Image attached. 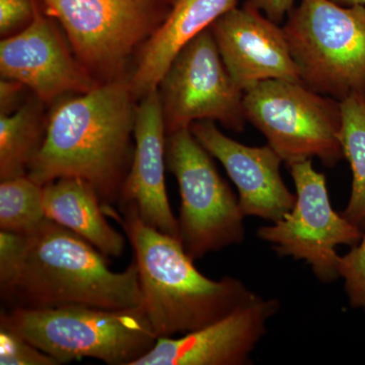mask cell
<instances>
[{"mask_svg": "<svg viewBox=\"0 0 365 365\" xmlns=\"http://www.w3.org/2000/svg\"><path fill=\"white\" fill-rule=\"evenodd\" d=\"M43 186L26 176L0 184V230L28 235L46 220Z\"/></svg>", "mask_w": 365, "mask_h": 365, "instance_id": "cell-20", "label": "cell"}, {"mask_svg": "<svg viewBox=\"0 0 365 365\" xmlns=\"http://www.w3.org/2000/svg\"><path fill=\"white\" fill-rule=\"evenodd\" d=\"M42 102L36 98L11 114H0V180L26 176L46 135Z\"/></svg>", "mask_w": 365, "mask_h": 365, "instance_id": "cell-18", "label": "cell"}, {"mask_svg": "<svg viewBox=\"0 0 365 365\" xmlns=\"http://www.w3.org/2000/svg\"><path fill=\"white\" fill-rule=\"evenodd\" d=\"M107 258L78 235L46 218L24 235L18 260L0 269V297L7 309H138L143 295L135 262L115 272Z\"/></svg>", "mask_w": 365, "mask_h": 365, "instance_id": "cell-2", "label": "cell"}, {"mask_svg": "<svg viewBox=\"0 0 365 365\" xmlns=\"http://www.w3.org/2000/svg\"><path fill=\"white\" fill-rule=\"evenodd\" d=\"M283 30L307 88L340 102L365 98V6L300 0Z\"/></svg>", "mask_w": 365, "mask_h": 365, "instance_id": "cell-5", "label": "cell"}, {"mask_svg": "<svg viewBox=\"0 0 365 365\" xmlns=\"http://www.w3.org/2000/svg\"><path fill=\"white\" fill-rule=\"evenodd\" d=\"M46 217L68 228L108 258H119L125 237L106 220L102 201L93 185L81 178H60L43 186Z\"/></svg>", "mask_w": 365, "mask_h": 365, "instance_id": "cell-17", "label": "cell"}, {"mask_svg": "<svg viewBox=\"0 0 365 365\" xmlns=\"http://www.w3.org/2000/svg\"><path fill=\"white\" fill-rule=\"evenodd\" d=\"M339 133L344 158L352 170V189L343 215L365 232V98L352 95L341 101Z\"/></svg>", "mask_w": 365, "mask_h": 365, "instance_id": "cell-19", "label": "cell"}, {"mask_svg": "<svg viewBox=\"0 0 365 365\" xmlns=\"http://www.w3.org/2000/svg\"><path fill=\"white\" fill-rule=\"evenodd\" d=\"M0 325L18 333L60 364L93 359L109 365H133L158 341L141 307L6 309L0 314Z\"/></svg>", "mask_w": 365, "mask_h": 365, "instance_id": "cell-4", "label": "cell"}, {"mask_svg": "<svg viewBox=\"0 0 365 365\" xmlns=\"http://www.w3.org/2000/svg\"><path fill=\"white\" fill-rule=\"evenodd\" d=\"M271 21L280 24L294 9L295 0H248Z\"/></svg>", "mask_w": 365, "mask_h": 365, "instance_id": "cell-25", "label": "cell"}, {"mask_svg": "<svg viewBox=\"0 0 365 365\" xmlns=\"http://www.w3.org/2000/svg\"><path fill=\"white\" fill-rule=\"evenodd\" d=\"M223 63L242 91L269 79L302 83L283 26L247 1L210 26Z\"/></svg>", "mask_w": 365, "mask_h": 365, "instance_id": "cell-13", "label": "cell"}, {"mask_svg": "<svg viewBox=\"0 0 365 365\" xmlns=\"http://www.w3.org/2000/svg\"><path fill=\"white\" fill-rule=\"evenodd\" d=\"M158 90L168 135L198 121L244 130V91L223 63L210 28L182 48Z\"/></svg>", "mask_w": 365, "mask_h": 365, "instance_id": "cell-8", "label": "cell"}, {"mask_svg": "<svg viewBox=\"0 0 365 365\" xmlns=\"http://www.w3.org/2000/svg\"><path fill=\"white\" fill-rule=\"evenodd\" d=\"M343 6H365V0H332Z\"/></svg>", "mask_w": 365, "mask_h": 365, "instance_id": "cell-26", "label": "cell"}, {"mask_svg": "<svg viewBox=\"0 0 365 365\" xmlns=\"http://www.w3.org/2000/svg\"><path fill=\"white\" fill-rule=\"evenodd\" d=\"M165 160L179 185V240L194 261L245 240L239 197L190 128L168 135Z\"/></svg>", "mask_w": 365, "mask_h": 365, "instance_id": "cell-7", "label": "cell"}, {"mask_svg": "<svg viewBox=\"0 0 365 365\" xmlns=\"http://www.w3.org/2000/svg\"><path fill=\"white\" fill-rule=\"evenodd\" d=\"M167 135L157 88L144 96L136 108L133 160L118 207L134 206L146 225L179 239V222L170 208L165 187Z\"/></svg>", "mask_w": 365, "mask_h": 365, "instance_id": "cell-15", "label": "cell"}, {"mask_svg": "<svg viewBox=\"0 0 365 365\" xmlns=\"http://www.w3.org/2000/svg\"><path fill=\"white\" fill-rule=\"evenodd\" d=\"M25 86L13 79L4 78L0 83V114H11L18 110L21 93Z\"/></svg>", "mask_w": 365, "mask_h": 365, "instance_id": "cell-24", "label": "cell"}, {"mask_svg": "<svg viewBox=\"0 0 365 365\" xmlns=\"http://www.w3.org/2000/svg\"><path fill=\"white\" fill-rule=\"evenodd\" d=\"M190 130L227 170L237 187L245 217L255 216L277 222L294 208L297 195L283 181L280 174L283 160L272 148L237 143L223 134L212 121L195 122Z\"/></svg>", "mask_w": 365, "mask_h": 365, "instance_id": "cell-14", "label": "cell"}, {"mask_svg": "<svg viewBox=\"0 0 365 365\" xmlns=\"http://www.w3.org/2000/svg\"><path fill=\"white\" fill-rule=\"evenodd\" d=\"M280 309L275 299L257 297L225 318L184 334L158 338L155 347L133 365H247Z\"/></svg>", "mask_w": 365, "mask_h": 365, "instance_id": "cell-12", "label": "cell"}, {"mask_svg": "<svg viewBox=\"0 0 365 365\" xmlns=\"http://www.w3.org/2000/svg\"><path fill=\"white\" fill-rule=\"evenodd\" d=\"M337 269L340 278L344 279L350 306L365 312V234L356 246L339 256Z\"/></svg>", "mask_w": 365, "mask_h": 365, "instance_id": "cell-21", "label": "cell"}, {"mask_svg": "<svg viewBox=\"0 0 365 365\" xmlns=\"http://www.w3.org/2000/svg\"><path fill=\"white\" fill-rule=\"evenodd\" d=\"M134 98L129 81L112 79L60 102L29 178L41 186L81 178L93 185L103 205H118L133 160Z\"/></svg>", "mask_w": 365, "mask_h": 365, "instance_id": "cell-1", "label": "cell"}, {"mask_svg": "<svg viewBox=\"0 0 365 365\" xmlns=\"http://www.w3.org/2000/svg\"><path fill=\"white\" fill-rule=\"evenodd\" d=\"M2 78L19 81L42 103L69 93H85L98 86L37 4L29 26L0 42Z\"/></svg>", "mask_w": 365, "mask_h": 365, "instance_id": "cell-11", "label": "cell"}, {"mask_svg": "<svg viewBox=\"0 0 365 365\" xmlns=\"http://www.w3.org/2000/svg\"><path fill=\"white\" fill-rule=\"evenodd\" d=\"M35 0H0V33L7 35L19 26L31 23Z\"/></svg>", "mask_w": 365, "mask_h": 365, "instance_id": "cell-23", "label": "cell"}, {"mask_svg": "<svg viewBox=\"0 0 365 365\" xmlns=\"http://www.w3.org/2000/svg\"><path fill=\"white\" fill-rule=\"evenodd\" d=\"M237 6V0H169V11L151 31L129 79L134 97L157 90L182 48Z\"/></svg>", "mask_w": 365, "mask_h": 365, "instance_id": "cell-16", "label": "cell"}, {"mask_svg": "<svg viewBox=\"0 0 365 365\" xmlns=\"http://www.w3.org/2000/svg\"><path fill=\"white\" fill-rule=\"evenodd\" d=\"M247 121L266 137L287 165L317 158L327 168L344 158L340 101L304 83L269 79L244 93Z\"/></svg>", "mask_w": 365, "mask_h": 365, "instance_id": "cell-6", "label": "cell"}, {"mask_svg": "<svg viewBox=\"0 0 365 365\" xmlns=\"http://www.w3.org/2000/svg\"><path fill=\"white\" fill-rule=\"evenodd\" d=\"M90 73L119 71L155 21L153 0H42Z\"/></svg>", "mask_w": 365, "mask_h": 365, "instance_id": "cell-10", "label": "cell"}, {"mask_svg": "<svg viewBox=\"0 0 365 365\" xmlns=\"http://www.w3.org/2000/svg\"><path fill=\"white\" fill-rule=\"evenodd\" d=\"M287 167L297 190L294 208L279 222L259 228L257 235L279 256L306 262L322 282H333L340 278L336 248L356 246L364 232L334 210L326 177L314 169L312 160Z\"/></svg>", "mask_w": 365, "mask_h": 365, "instance_id": "cell-9", "label": "cell"}, {"mask_svg": "<svg viewBox=\"0 0 365 365\" xmlns=\"http://www.w3.org/2000/svg\"><path fill=\"white\" fill-rule=\"evenodd\" d=\"M104 206L123 227L138 269L144 314L157 338L176 337L220 321L258 295L242 280L197 270L177 237L146 225L132 205Z\"/></svg>", "mask_w": 365, "mask_h": 365, "instance_id": "cell-3", "label": "cell"}, {"mask_svg": "<svg viewBox=\"0 0 365 365\" xmlns=\"http://www.w3.org/2000/svg\"><path fill=\"white\" fill-rule=\"evenodd\" d=\"M0 364L60 365L51 355L4 325H0Z\"/></svg>", "mask_w": 365, "mask_h": 365, "instance_id": "cell-22", "label": "cell"}]
</instances>
